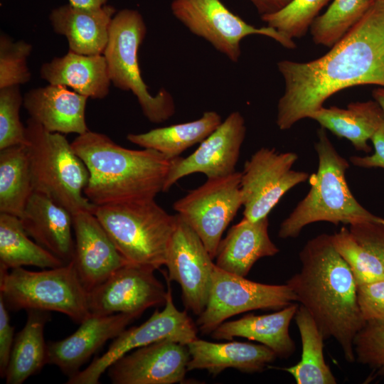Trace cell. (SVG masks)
<instances>
[{
    "instance_id": "6da1fadb",
    "label": "cell",
    "mask_w": 384,
    "mask_h": 384,
    "mask_svg": "<svg viewBox=\"0 0 384 384\" xmlns=\"http://www.w3.org/2000/svg\"><path fill=\"white\" fill-rule=\"evenodd\" d=\"M277 68L284 81L277 106L280 130L310 118L345 88L384 87V1L373 0L363 16L325 55L304 63L283 60Z\"/></svg>"
},
{
    "instance_id": "7a4b0ae2",
    "label": "cell",
    "mask_w": 384,
    "mask_h": 384,
    "mask_svg": "<svg viewBox=\"0 0 384 384\" xmlns=\"http://www.w3.org/2000/svg\"><path fill=\"white\" fill-rule=\"evenodd\" d=\"M300 271L286 284L316 321L324 339L334 338L345 360L356 361L353 341L366 325L357 297V284L335 249L331 235L309 240L299 254Z\"/></svg>"
},
{
    "instance_id": "3957f363",
    "label": "cell",
    "mask_w": 384,
    "mask_h": 384,
    "mask_svg": "<svg viewBox=\"0 0 384 384\" xmlns=\"http://www.w3.org/2000/svg\"><path fill=\"white\" fill-rule=\"evenodd\" d=\"M71 146L88 169L84 195L95 206L154 199L164 192L171 160L158 151L127 149L90 130Z\"/></svg>"
},
{
    "instance_id": "277c9868",
    "label": "cell",
    "mask_w": 384,
    "mask_h": 384,
    "mask_svg": "<svg viewBox=\"0 0 384 384\" xmlns=\"http://www.w3.org/2000/svg\"><path fill=\"white\" fill-rule=\"evenodd\" d=\"M314 149L317 171L309 178L310 189L281 223V239L297 238L304 228L316 222L351 225L361 222L384 223V218L365 208L351 193L346 178L348 161L336 149L324 128L317 130Z\"/></svg>"
},
{
    "instance_id": "5b68a950",
    "label": "cell",
    "mask_w": 384,
    "mask_h": 384,
    "mask_svg": "<svg viewBox=\"0 0 384 384\" xmlns=\"http://www.w3.org/2000/svg\"><path fill=\"white\" fill-rule=\"evenodd\" d=\"M93 213L128 262L154 270L165 265L177 215L154 199L95 206Z\"/></svg>"
},
{
    "instance_id": "8992f818",
    "label": "cell",
    "mask_w": 384,
    "mask_h": 384,
    "mask_svg": "<svg viewBox=\"0 0 384 384\" xmlns=\"http://www.w3.org/2000/svg\"><path fill=\"white\" fill-rule=\"evenodd\" d=\"M26 134L33 191L47 196L72 215L93 211L95 206L84 195L88 169L63 134L48 132L29 117Z\"/></svg>"
},
{
    "instance_id": "52a82bcc",
    "label": "cell",
    "mask_w": 384,
    "mask_h": 384,
    "mask_svg": "<svg viewBox=\"0 0 384 384\" xmlns=\"http://www.w3.org/2000/svg\"><path fill=\"white\" fill-rule=\"evenodd\" d=\"M0 297L12 311H57L78 324L91 315L88 292L73 260L42 271H30L23 267L0 269Z\"/></svg>"
},
{
    "instance_id": "ba28073f",
    "label": "cell",
    "mask_w": 384,
    "mask_h": 384,
    "mask_svg": "<svg viewBox=\"0 0 384 384\" xmlns=\"http://www.w3.org/2000/svg\"><path fill=\"white\" fill-rule=\"evenodd\" d=\"M146 31L144 18L137 10L124 9L117 11L112 20L103 55L112 84L122 90L131 91L145 117L158 124L174 114L175 103L165 88L152 95L142 78L138 51Z\"/></svg>"
},
{
    "instance_id": "9c48e42d",
    "label": "cell",
    "mask_w": 384,
    "mask_h": 384,
    "mask_svg": "<svg viewBox=\"0 0 384 384\" xmlns=\"http://www.w3.org/2000/svg\"><path fill=\"white\" fill-rule=\"evenodd\" d=\"M171 10L191 33L205 39L235 63L241 55V41L250 35L267 36L288 49L297 47L293 39L273 28L247 23L220 0H174Z\"/></svg>"
},
{
    "instance_id": "30bf717a",
    "label": "cell",
    "mask_w": 384,
    "mask_h": 384,
    "mask_svg": "<svg viewBox=\"0 0 384 384\" xmlns=\"http://www.w3.org/2000/svg\"><path fill=\"white\" fill-rule=\"evenodd\" d=\"M167 283V296L162 311L155 310L143 324L125 329L110 345L107 351L95 358L84 370L70 377L67 384H98L102 375L121 357L138 348L154 342L170 339L187 345L198 338V327L186 311L175 306L170 281Z\"/></svg>"
},
{
    "instance_id": "8fae6325",
    "label": "cell",
    "mask_w": 384,
    "mask_h": 384,
    "mask_svg": "<svg viewBox=\"0 0 384 384\" xmlns=\"http://www.w3.org/2000/svg\"><path fill=\"white\" fill-rule=\"evenodd\" d=\"M297 302L287 284H268L221 270L215 265L206 308L196 321L198 329L211 334L226 319L256 309H281Z\"/></svg>"
},
{
    "instance_id": "7c38bea8",
    "label": "cell",
    "mask_w": 384,
    "mask_h": 384,
    "mask_svg": "<svg viewBox=\"0 0 384 384\" xmlns=\"http://www.w3.org/2000/svg\"><path fill=\"white\" fill-rule=\"evenodd\" d=\"M240 178L238 171L207 178L173 204L174 210L197 233L213 259L224 231L242 206Z\"/></svg>"
},
{
    "instance_id": "4fadbf2b",
    "label": "cell",
    "mask_w": 384,
    "mask_h": 384,
    "mask_svg": "<svg viewBox=\"0 0 384 384\" xmlns=\"http://www.w3.org/2000/svg\"><path fill=\"white\" fill-rule=\"evenodd\" d=\"M297 159L294 152L262 147L245 161L240 178L244 218L268 217L287 192L309 180V173L292 169Z\"/></svg>"
},
{
    "instance_id": "5bb4252c",
    "label": "cell",
    "mask_w": 384,
    "mask_h": 384,
    "mask_svg": "<svg viewBox=\"0 0 384 384\" xmlns=\"http://www.w3.org/2000/svg\"><path fill=\"white\" fill-rule=\"evenodd\" d=\"M169 243L164 273L181 287L187 310L200 315L206 306L215 264L193 229L178 214Z\"/></svg>"
},
{
    "instance_id": "9a60e30c",
    "label": "cell",
    "mask_w": 384,
    "mask_h": 384,
    "mask_svg": "<svg viewBox=\"0 0 384 384\" xmlns=\"http://www.w3.org/2000/svg\"><path fill=\"white\" fill-rule=\"evenodd\" d=\"M154 270L128 263L88 292L91 314L117 313L139 316L149 308L165 304L167 289L155 277Z\"/></svg>"
},
{
    "instance_id": "2e32d148",
    "label": "cell",
    "mask_w": 384,
    "mask_h": 384,
    "mask_svg": "<svg viewBox=\"0 0 384 384\" xmlns=\"http://www.w3.org/2000/svg\"><path fill=\"white\" fill-rule=\"evenodd\" d=\"M245 134L243 116L238 111L231 112L191 154L171 160L164 192L179 179L195 173L203 174L207 178L235 173Z\"/></svg>"
},
{
    "instance_id": "e0dca14e",
    "label": "cell",
    "mask_w": 384,
    "mask_h": 384,
    "mask_svg": "<svg viewBox=\"0 0 384 384\" xmlns=\"http://www.w3.org/2000/svg\"><path fill=\"white\" fill-rule=\"evenodd\" d=\"M189 360L187 345L164 339L121 357L107 369L108 377L113 384L183 383Z\"/></svg>"
},
{
    "instance_id": "ac0fdd59",
    "label": "cell",
    "mask_w": 384,
    "mask_h": 384,
    "mask_svg": "<svg viewBox=\"0 0 384 384\" xmlns=\"http://www.w3.org/2000/svg\"><path fill=\"white\" fill-rule=\"evenodd\" d=\"M72 216L75 235L73 261L89 292L129 262L120 254L93 211L81 210Z\"/></svg>"
},
{
    "instance_id": "d6986e66",
    "label": "cell",
    "mask_w": 384,
    "mask_h": 384,
    "mask_svg": "<svg viewBox=\"0 0 384 384\" xmlns=\"http://www.w3.org/2000/svg\"><path fill=\"white\" fill-rule=\"evenodd\" d=\"M138 317L124 313L91 314L69 336L47 343L46 364L57 366L68 378L73 377L108 340L116 338Z\"/></svg>"
},
{
    "instance_id": "ffe728a7",
    "label": "cell",
    "mask_w": 384,
    "mask_h": 384,
    "mask_svg": "<svg viewBox=\"0 0 384 384\" xmlns=\"http://www.w3.org/2000/svg\"><path fill=\"white\" fill-rule=\"evenodd\" d=\"M87 100L65 86L49 84L28 91L23 106L47 131L80 135L89 131L85 121Z\"/></svg>"
},
{
    "instance_id": "44dd1931",
    "label": "cell",
    "mask_w": 384,
    "mask_h": 384,
    "mask_svg": "<svg viewBox=\"0 0 384 384\" xmlns=\"http://www.w3.org/2000/svg\"><path fill=\"white\" fill-rule=\"evenodd\" d=\"M116 13L110 5L89 9L68 4L53 9L49 19L54 32L67 38L69 50L82 55H103Z\"/></svg>"
},
{
    "instance_id": "7402d4cb",
    "label": "cell",
    "mask_w": 384,
    "mask_h": 384,
    "mask_svg": "<svg viewBox=\"0 0 384 384\" xmlns=\"http://www.w3.org/2000/svg\"><path fill=\"white\" fill-rule=\"evenodd\" d=\"M19 218L35 242L66 264L73 260V216L68 210L47 196L33 192Z\"/></svg>"
},
{
    "instance_id": "603a6c76",
    "label": "cell",
    "mask_w": 384,
    "mask_h": 384,
    "mask_svg": "<svg viewBox=\"0 0 384 384\" xmlns=\"http://www.w3.org/2000/svg\"><path fill=\"white\" fill-rule=\"evenodd\" d=\"M187 346L190 353L188 371L206 370L213 376L228 368L249 373L261 372L277 357L266 346L248 342L217 343L198 338Z\"/></svg>"
},
{
    "instance_id": "cb8c5ba5",
    "label": "cell",
    "mask_w": 384,
    "mask_h": 384,
    "mask_svg": "<svg viewBox=\"0 0 384 384\" xmlns=\"http://www.w3.org/2000/svg\"><path fill=\"white\" fill-rule=\"evenodd\" d=\"M268 217L257 221L242 218L233 225L222 239L215 265L232 274L245 277L260 258L272 257L279 249L271 240Z\"/></svg>"
},
{
    "instance_id": "d4e9b609",
    "label": "cell",
    "mask_w": 384,
    "mask_h": 384,
    "mask_svg": "<svg viewBox=\"0 0 384 384\" xmlns=\"http://www.w3.org/2000/svg\"><path fill=\"white\" fill-rule=\"evenodd\" d=\"M298 307V304L292 303L274 313L248 314L239 319L224 321L211 333V337L225 341H231L234 337L245 338L266 346L277 357L287 359L296 350L289 328Z\"/></svg>"
},
{
    "instance_id": "484cf974",
    "label": "cell",
    "mask_w": 384,
    "mask_h": 384,
    "mask_svg": "<svg viewBox=\"0 0 384 384\" xmlns=\"http://www.w3.org/2000/svg\"><path fill=\"white\" fill-rule=\"evenodd\" d=\"M40 75L49 84L70 87L92 99L107 97L112 83L104 55H82L70 50L43 63Z\"/></svg>"
},
{
    "instance_id": "4316f807",
    "label": "cell",
    "mask_w": 384,
    "mask_h": 384,
    "mask_svg": "<svg viewBox=\"0 0 384 384\" xmlns=\"http://www.w3.org/2000/svg\"><path fill=\"white\" fill-rule=\"evenodd\" d=\"M310 119L336 137L348 139L356 150L369 153L368 142L384 122V112L375 100H368L351 102L346 109L323 106Z\"/></svg>"
},
{
    "instance_id": "83f0119b",
    "label": "cell",
    "mask_w": 384,
    "mask_h": 384,
    "mask_svg": "<svg viewBox=\"0 0 384 384\" xmlns=\"http://www.w3.org/2000/svg\"><path fill=\"white\" fill-rule=\"evenodd\" d=\"M222 122L218 112L206 111L198 119L153 129L144 133L128 134L127 139L132 144L155 150L172 160L203 141Z\"/></svg>"
},
{
    "instance_id": "f1b7e54d",
    "label": "cell",
    "mask_w": 384,
    "mask_h": 384,
    "mask_svg": "<svg viewBox=\"0 0 384 384\" xmlns=\"http://www.w3.org/2000/svg\"><path fill=\"white\" fill-rule=\"evenodd\" d=\"M26 311V324L14 338L4 377L6 384L23 383L46 364L44 328L50 315L47 311L30 309Z\"/></svg>"
},
{
    "instance_id": "f546056e",
    "label": "cell",
    "mask_w": 384,
    "mask_h": 384,
    "mask_svg": "<svg viewBox=\"0 0 384 384\" xmlns=\"http://www.w3.org/2000/svg\"><path fill=\"white\" fill-rule=\"evenodd\" d=\"M65 264L31 240L18 217L0 213V269L10 270L23 266L50 269Z\"/></svg>"
},
{
    "instance_id": "4dcf8cb0",
    "label": "cell",
    "mask_w": 384,
    "mask_h": 384,
    "mask_svg": "<svg viewBox=\"0 0 384 384\" xmlns=\"http://www.w3.org/2000/svg\"><path fill=\"white\" fill-rule=\"evenodd\" d=\"M302 341V356L295 365L282 370L291 374L297 384H336V379L325 361L322 333L302 305L294 315Z\"/></svg>"
},
{
    "instance_id": "1f68e13d",
    "label": "cell",
    "mask_w": 384,
    "mask_h": 384,
    "mask_svg": "<svg viewBox=\"0 0 384 384\" xmlns=\"http://www.w3.org/2000/svg\"><path fill=\"white\" fill-rule=\"evenodd\" d=\"M26 144L0 150V213L21 218L33 193Z\"/></svg>"
},
{
    "instance_id": "d6a6232c",
    "label": "cell",
    "mask_w": 384,
    "mask_h": 384,
    "mask_svg": "<svg viewBox=\"0 0 384 384\" xmlns=\"http://www.w3.org/2000/svg\"><path fill=\"white\" fill-rule=\"evenodd\" d=\"M373 0H334L310 26L314 43L331 48L363 16Z\"/></svg>"
},
{
    "instance_id": "836d02e7",
    "label": "cell",
    "mask_w": 384,
    "mask_h": 384,
    "mask_svg": "<svg viewBox=\"0 0 384 384\" xmlns=\"http://www.w3.org/2000/svg\"><path fill=\"white\" fill-rule=\"evenodd\" d=\"M333 245L351 269L358 284L384 279V267L370 250L361 245L348 228L342 227L331 235Z\"/></svg>"
},
{
    "instance_id": "e575fe53",
    "label": "cell",
    "mask_w": 384,
    "mask_h": 384,
    "mask_svg": "<svg viewBox=\"0 0 384 384\" xmlns=\"http://www.w3.org/2000/svg\"><path fill=\"white\" fill-rule=\"evenodd\" d=\"M329 0H292L281 10L260 16L267 26L293 39L303 37Z\"/></svg>"
},
{
    "instance_id": "d590c367",
    "label": "cell",
    "mask_w": 384,
    "mask_h": 384,
    "mask_svg": "<svg viewBox=\"0 0 384 384\" xmlns=\"http://www.w3.org/2000/svg\"><path fill=\"white\" fill-rule=\"evenodd\" d=\"M32 45L24 41H14L9 36H0V89L19 86L29 82L31 73L28 58Z\"/></svg>"
},
{
    "instance_id": "8d00e7d4",
    "label": "cell",
    "mask_w": 384,
    "mask_h": 384,
    "mask_svg": "<svg viewBox=\"0 0 384 384\" xmlns=\"http://www.w3.org/2000/svg\"><path fill=\"white\" fill-rule=\"evenodd\" d=\"M23 103L19 86L0 89V150L27 143L26 127L20 119Z\"/></svg>"
},
{
    "instance_id": "74e56055",
    "label": "cell",
    "mask_w": 384,
    "mask_h": 384,
    "mask_svg": "<svg viewBox=\"0 0 384 384\" xmlns=\"http://www.w3.org/2000/svg\"><path fill=\"white\" fill-rule=\"evenodd\" d=\"M353 346L356 361L384 377V326L366 324L356 334Z\"/></svg>"
},
{
    "instance_id": "f35d334b",
    "label": "cell",
    "mask_w": 384,
    "mask_h": 384,
    "mask_svg": "<svg viewBox=\"0 0 384 384\" xmlns=\"http://www.w3.org/2000/svg\"><path fill=\"white\" fill-rule=\"evenodd\" d=\"M357 297L366 324L384 326V279L358 284Z\"/></svg>"
},
{
    "instance_id": "ab89813d",
    "label": "cell",
    "mask_w": 384,
    "mask_h": 384,
    "mask_svg": "<svg viewBox=\"0 0 384 384\" xmlns=\"http://www.w3.org/2000/svg\"><path fill=\"white\" fill-rule=\"evenodd\" d=\"M351 233L380 260L384 267V223L361 222L349 225Z\"/></svg>"
},
{
    "instance_id": "60d3db41",
    "label": "cell",
    "mask_w": 384,
    "mask_h": 384,
    "mask_svg": "<svg viewBox=\"0 0 384 384\" xmlns=\"http://www.w3.org/2000/svg\"><path fill=\"white\" fill-rule=\"evenodd\" d=\"M14 327L3 299L0 297V375L5 377L14 341Z\"/></svg>"
},
{
    "instance_id": "b9f144b4",
    "label": "cell",
    "mask_w": 384,
    "mask_h": 384,
    "mask_svg": "<svg viewBox=\"0 0 384 384\" xmlns=\"http://www.w3.org/2000/svg\"><path fill=\"white\" fill-rule=\"evenodd\" d=\"M374 152L368 156H352L350 162L357 167L384 169V122L370 139Z\"/></svg>"
},
{
    "instance_id": "7bdbcfd3",
    "label": "cell",
    "mask_w": 384,
    "mask_h": 384,
    "mask_svg": "<svg viewBox=\"0 0 384 384\" xmlns=\"http://www.w3.org/2000/svg\"><path fill=\"white\" fill-rule=\"evenodd\" d=\"M250 1L257 9L260 16L275 13L292 0H247Z\"/></svg>"
},
{
    "instance_id": "ee69618b",
    "label": "cell",
    "mask_w": 384,
    "mask_h": 384,
    "mask_svg": "<svg viewBox=\"0 0 384 384\" xmlns=\"http://www.w3.org/2000/svg\"><path fill=\"white\" fill-rule=\"evenodd\" d=\"M107 0H69V4L82 8H99L106 4Z\"/></svg>"
},
{
    "instance_id": "f6af8a7d",
    "label": "cell",
    "mask_w": 384,
    "mask_h": 384,
    "mask_svg": "<svg viewBox=\"0 0 384 384\" xmlns=\"http://www.w3.org/2000/svg\"><path fill=\"white\" fill-rule=\"evenodd\" d=\"M373 97L381 107L384 112V87L375 89L372 92Z\"/></svg>"
},
{
    "instance_id": "bcb514c9",
    "label": "cell",
    "mask_w": 384,
    "mask_h": 384,
    "mask_svg": "<svg viewBox=\"0 0 384 384\" xmlns=\"http://www.w3.org/2000/svg\"><path fill=\"white\" fill-rule=\"evenodd\" d=\"M379 1H384V0H379Z\"/></svg>"
}]
</instances>
